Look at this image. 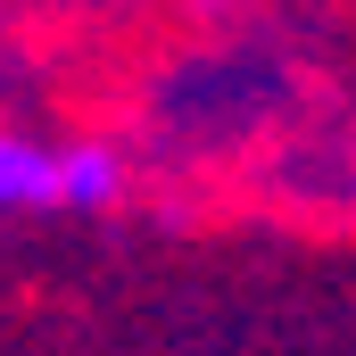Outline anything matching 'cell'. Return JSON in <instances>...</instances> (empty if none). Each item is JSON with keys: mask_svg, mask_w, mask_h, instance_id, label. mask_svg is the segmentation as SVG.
I'll use <instances>...</instances> for the list:
<instances>
[{"mask_svg": "<svg viewBox=\"0 0 356 356\" xmlns=\"http://www.w3.org/2000/svg\"><path fill=\"white\" fill-rule=\"evenodd\" d=\"M133 191V158L99 133L0 124V216H108Z\"/></svg>", "mask_w": 356, "mask_h": 356, "instance_id": "6da1fadb", "label": "cell"}]
</instances>
